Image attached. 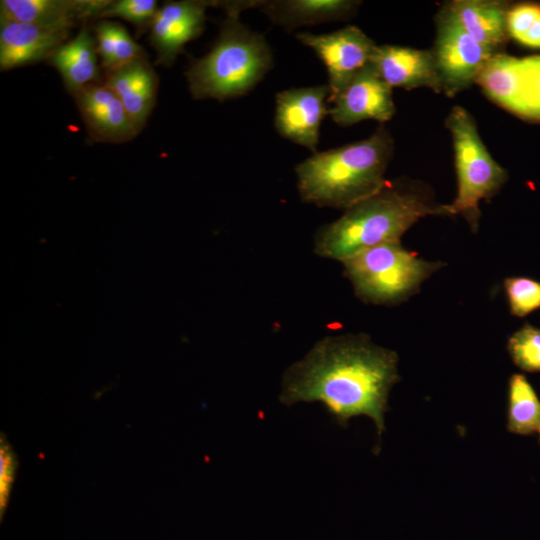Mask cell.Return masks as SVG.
<instances>
[{
	"label": "cell",
	"instance_id": "44dd1931",
	"mask_svg": "<svg viewBox=\"0 0 540 540\" xmlns=\"http://www.w3.org/2000/svg\"><path fill=\"white\" fill-rule=\"evenodd\" d=\"M97 54L106 71L115 70L140 57L145 50L137 44L127 30L116 22L101 21L95 26Z\"/></svg>",
	"mask_w": 540,
	"mask_h": 540
},
{
	"label": "cell",
	"instance_id": "d4e9b609",
	"mask_svg": "<svg viewBox=\"0 0 540 540\" xmlns=\"http://www.w3.org/2000/svg\"><path fill=\"white\" fill-rule=\"evenodd\" d=\"M510 312L524 317L540 308V282L527 277H509L504 280Z\"/></svg>",
	"mask_w": 540,
	"mask_h": 540
},
{
	"label": "cell",
	"instance_id": "30bf717a",
	"mask_svg": "<svg viewBox=\"0 0 540 540\" xmlns=\"http://www.w3.org/2000/svg\"><path fill=\"white\" fill-rule=\"evenodd\" d=\"M328 85L292 88L276 94L275 127L290 141L316 152L323 118L329 113Z\"/></svg>",
	"mask_w": 540,
	"mask_h": 540
},
{
	"label": "cell",
	"instance_id": "4316f807",
	"mask_svg": "<svg viewBox=\"0 0 540 540\" xmlns=\"http://www.w3.org/2000/svg\"><path fill=\"white\" fill-rule=\"evenodd\" d=\"M540 15V5L524 3L508 10L507 30L510 37L521 43L525 34Z\"/></svg>",
	"mask_w": 540,
	"mask_h": 540
},
{
	"label": "cell",
	"instance_id": "277c9868",
	"mask_svg": "<svg viewBox=\"0 0 540 540\" xmlns=\"http://www.w3.org/2000/svg\"><path fill=\"white\" fill-rule=\"evenodd\" d=\"M272 67L265 38L227 13L212 49L194 60L186 77L194 99L238 97L249 92Z\"/></svg>",
	"mask_w": 540,
	"mask_h": 540
},
{
	"label": "cell",
	"instance_id": "f546056e",
	"mask_svg": "<svg viewBox=\"0 0 540 540\" xmlns=\"http://www.w3.org/2000/svg\"><path fill=\"white\" fill-rule=\"evenodd\" d=\"M538 431H539V433H540V425H539V427H538Z\"/></svg>",
	"mask_w": 540,
	"mask_h": 540
},
{
	"label": "cell",
	"instance_id": "7402d4cb",
	"mask_svg": "<svg viewBox=\"0 0 540 540\" xmlns=\"http://www.w3.org/2000/svg\"><path fill=\"white\" fill-rule=\"evenodd\" d=\"M508 431L529 435L540 425V401L521 374H514L509 381Z\"/></svg>",
	"mask_w": 540,
	"mask_h": 540
},
{
	"label": "cell",
	"instance_id": "2e32d148",
	"mask_svg": "<svg viewBox=\"0 0 540 540\" xmlns=\"http://www.w3.org/2000/svg\"><path fill=\"white\" fill-rule=\"evenodd\" d=\"M476 83L501 107L519 116L534 118L523 58L495 53L481 70Z\"/></svg>",
	"mask_w": 540,
	"mask_h": 540
},
{
	"label": "cell",
	"instance_id": "9c48e42d",
	"mask_svg": "<svg viewBox=\"0 0 540 540\" xmlns=\"http://www.w3.org/2000/svg\"><path fill=\"white\" fill-rule=\"evenodd\" d=\"M332 120L350 126L366 119L390 120L395 113L392 88L382 80L372 63L359 71L330 101Z\"/></svg>",
	"mask_w": 540,
	"mask_h": 540
},
{
	"label": "cell",
	"instance_id": "7a4b0ae2",
	"mask_svg": "<svg viewBox=\"0 0 540 540\" xmlns=\"http://www.w3.org/2000/svg\"><path fill=\"white\" fill-rule=\"evenodd\" d=\"M429 215H450L448 204H437L423 189L387 181L377 193L319 228L314 252L342 262L378 244L400 241L413 224Z\"/></svg>",
	"mask_w": 540,
	"mask_h": 540
},
{
	"label": "cell",
	"instance_id": "484cf974",
	"mask_svg": "<svg viewBox=\"0 0 540 540\" xmlns=\"http://www.w3.org/2000/svg\"><path fill=\"white\" fill-rule=\"evenodd\" d=\"M16 454L6 439L1 433L0 438V519L6 512L10 494L13 488L15 475L17 471Z\"/></svg>",
	"mask_w": 540,
	"mask_h": 540
},
{
	"label": "cell",
	"instance_id": "7c38bea8",
	"mask_svg": "<svg viewBox=\"0 0 540 540\" xmlns=\"http://www.w3.org/2000/svg\"><path fill=\"white\" fill-rule=\"evenodd\" d=\"M90 136L98 142L121 143L140 131L118 96L104 83H91L73 95Z\"/></svg>",
	"mask_w": 540,
	"mask_h": 540
},
{
	"label": "cell",
	"instance_id": "8992f818",
	"mask_svg": "<svg viewBox=\"0 0 540 540\" xmlns=\"http://www.w3.org/2000/svg\"><path fill=\"white\" fill-rule=\"evenodd\" d=\"M445 124L452 135L458 183L457 195L448 209L450 215H462L475 231L479 225L480 202L499 191L507 173L492 158L473 116L465 108L454 106Z\"/></svg>",
	"mask_w": 540,
	"mask_h": 540
},
{
	"label": "cell",
	"instance_id": "4fadbf2b",
	"mask_svg": "<svg viewBox=\"0 0 540 540\" xmlns=\"http://www.w3.org/2000/svg\"><path fill=\"white\" fill-rule=\"evenodd\" d=\"M71 30L0 19V69L47 60L66 42Z\"/></svg>",
	"mask_w": 540,
	"mask_h": 540
},
{
	"label": "cell",
	"instance_id": "d6986e66",
	"mask_svg": "<svg viewBox=\"0 0 540 540\" xmlns=\"http://www.w3.org/2000/svg\"><path fill=\"white\" fill-rule=\"evenodd\" d=\"M60 73L66 89L72 95L95 83L99 75L96 39L84 24L79 33L60 45L46 60Z\"/></svg>",
	"mask_w": 540,
	"mask_h": 540
},
{
	"label": "cell",
	"instance_id": "cb8c5ba5",
	"mask_svg": "<svg viewBox=\"0 0 540 540\" xmlns=\"http://www.w3.org/2000/svg\"><path fill=\"white\" fill-rule=\"evenodd\" d=\"M157 10L155 0L110 1L98 19L120 17L134 24L138 33H143L147 28L150 29Z\"/></svg>",
	"mask_w": 540,
	"mask_h": 540
},
{
	"label": "cell",
	"instance_id": "ac0fdd59",
	"mask_svg": "<svg viewBox=\"0 0 540 540\" xmlns=\"http://www.w3.org/2000/svg\"><path fill=\"white\" fill-rule=\"evenodd\" d=\"M445 6L463 29L494 53L507 41L508 7L495 0H456Z\"/></svg>",
	"mask_w": 540,
	"mask_h": 540
},
{
	"label": "cell",
	"instance_id": "52a82bcc",
	"mask_svg": "<svg viewBox=\"0 0 540 540\" xmlns=\"http://www.w3.org/2000/svg\"><path fill=\"white\" fill-rule=\"evenodd\" d=\"M436 28L431 52L442 92L451 97L476 83L495 53L470 36L445 5L437 14Z\"/></svg>",
	"mask_w": 540,
	"mask_h": 540
},
{
	"label": "cell",
	"instance_id": "9a60e30c",
	"mask_svg": "<svg viewBox=\"0 0 540 540\" xmlns=\"http://www.w3.org/2000/svg\"><path fill=\"white\" fill-rule=\"evenodd\" d=\"M372 65L391 88L427 87L442 92L432 52L397 45H377Z\"/></svg>",
	"mask_w": 540,
	"mask_h": 540
},
{
	"label": "cell",
	"instance_id": "603a6c76",
	"mask_svg": "<svg viewBox=\"0 0 540 540\" xmlns=\"http://www.w3.org/2000/svg\"><path fill=\"white\" fill-rule=\"evenodd\" d=\"M508 351L513 362L527 372L540 371V329L525 324L511 335Z\"/></svg>",
	"mask_w": 540,
	"mask_h": 540
},
{
	"label": "cell",
	"instance_id": "3957f363",
	"mask_svg": "<svg viewBox=\"0 0 540 540\" xmlns=\"http://www.w3.org/2000/svg\"><path fill=\"white\" fill-rule=\"evenodd\" d=\"M394 141L380 126L369 138L315 152L295 170L301 199L319 207L348 209L386 184Z\"/></svg>",
	"mask_w": 540,
	"mask_h": 540
},
{
	"label": "cell",
	"instance_id": "83f0119b",
	"mask_svg": "<svg viewBox=\"0 0 540 540\" xmlns=\"http://www.w3.org/2000/svg\"><path fill=\"white\" fill-rule=\"evenodd\" d=\"M525 65L534 119H540V55L523 58Z\"/></svg>",
	"mask_w": 540,
	"mask_h": 540
},
{
	"label": "cell",
	"instance_id": "ffe728a7",
	"mask_svg": "<svg viewBox=\"0 0 540 540\" xmlns=\"http://www.w3.org/2000/svg\"><path fill=\"white\" fill-rule=\"evenodd\" d=\"M358 2L348 0L258 1L259 8L285 28L313 25L348 17Z\"/></svg>",
	"mask_w": 540,
	"mask_h": 540
},
{
	"label": "cell",
	"instance_id": "5bb4252c",
	"mask_svg": "<svg viewBox=\"0 0 540 540\" xmlns=\"http://www.w3.org/2000/svg\"><path fill=\"white\" fill-rule=\"evenodd\" d=\"M107 0H2L0 19L72 30L97 20Z\"/></svg>",
	"mask_w": 540,
	"mask_h": 540
},
{
	"label": "cell",
	"instance_id": "ba28073f",
	"mask_svg": "<svg viewBox=\"0 0 540 540\" xmlns=\"http://www.w3.org/2000/svg\"><path fill=\"white\" fill-rule=\"evenodd\" d=\"M312 48L328 71L330 102L364 67L371 63L377 44L355 26L328 34L302 32L296 35Z\"/></svg>",
	"mask_w": 540,
	"mask_h": 540
},
{
	"label": "cell",
	"instance_id": "5b68a950",
	"mask_svg": "<svg viewBox=\"0 0 540 540\" xmlns=\"http://www.w3.org/2000/svg\"><path fill=\"white\" fill-rule=\"evenodd\" d=\"M342 264L359 299L384 305L406 300L444 265L417 257L400 241L367 248L343 260Z\"/></svg>",
	"mask_w": 540,
	"mask_h": 540
},
{
	"label": "cell",
	"instance_id": "6da1fadb",
	"mask_svg": "<svg viewBox=\"0 0 540 540\" xmlns=\"http://www.w3.org/2000/svg\"><path fill=\"white\" fill-rule=\"evenodd\" d=\"M397 366L396 352L365 334L326 336L285 371L279 400L286 406L321 402L341 426L368 416L380 440L389 392L400 379Z\"/></svg>",
	"mask_w": 540,
	"mask_h": 540
},
{
	"label": "cell",
	"instance_id": "f1b7e54d",
	"mask_svg": "<svg viewBox=\"0 0 540 540\" xmlns=\"http://www.w3.org/2000/svg\"><path fill=\"white\" fill-rule=\"evenodd\" d=\"M521 44L531 48H540V15L525 34Z\"/></svg>",
	"mask_w": 540,
	"mask_h": 540
},
{
	"label": "cell",
	"instance_id": "e0dca14e",
	"mask_svg": "<svg viewBox=\"0 0 540 540\" xmlns=\"http://www.w3.org/2000/svg\"><path fill=\"white\" fill-rule=\"evenodd\" d=\"M106 72L104 84L118 96L141 131L154 108L158 89V76L147 56Z\"/></svg>",
	"mask_w": 540,
	"mask_h": 540
},
{
	"label": "cell",
	"instance_id": "8fae6325",
	"mask_svg": "<svg viewBox=\"0 0 540 540\" xmlns=\"http://www.w3.org/2000/svg\"><path fill=\"white\" fill-rule=\"evenodd\" d=\"M206 1H169L158 8L150 27V43L157 64L170 67L187 42L200 36L205 24Z\"/></svg>",
	"mask_w": 540,
	"mask_h": 540
}]
</instances>
